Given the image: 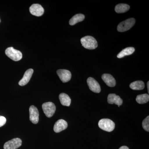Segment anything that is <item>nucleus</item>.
Here are the masks:
<instances>
[{"instance_id": "obj_1", "label": "nucleus", "mask_w": 149, "mask_h": 149, "mask_svg": "<svg viewBox=\"0 0 149 149\" xmlns=\"http://www.w3.org/2000/svg\"><path fill=\"white\" fill-rule=\"evenodd\" d=\"M82 46L88 49H95L98 46L97 40L92 36H87L80 40Z\"/></svg>"}, {"instance_id": "obj_2", "label": "nucleus", "mask_w": 149, "mask_h": 149, "mask_svg": "<svg viewBox=\"0 0 149 149\" xmlns=\"http://www.w3.org/2000/svg\"><path fill=\"white\" fill-rule=\"evenodd\" d=\"M98 125L100 128L102 130L109 132L114 130L115 127L114 123L108 118L101 119L99 121Z\"/></svg>"}, {"instance_id": "obj_3", "label": "nucleus", "mask_w": 149, "mask_h": 149, "mask_svg": "<svg viewBox=\"0 0 149 149\" xmlns=\"http://www.w3.org/2000/svg\"><path fill=\"white\" fill-rule=\"evenodd\" d=\"M5 54L6 55L14 61H19L22 57V55L21 52L15 49L13 47L8 48L6 50Z\"/></svg>"}, {"instance_id": "obj_4", "label": "nucleus", "mask_w": 149, "mask_h": 149, "mask_svg": "<svg viewBox=\"0 0 149 149\" xmlns=\"http://www.w3.org/2000/svg\"><path fill=\"white\" fill-rule=\"evenodd\" d=\"M136 22L135 19L133 18L128 19L125 21L122 22L118 24L117 30L119 32H124L130 29Z\"/></svg>"}, {"instance_id": "obj_5", "label": "nucleus", "mask_w": 149, "mask_h": 149, "mask_svg": "<svg viewBox=\"0 0 149 149\" xmlns=\"http://www.w3.org/2000/svg\"><path fill=\"white\" fill-rule=\"evenodd\" d=\"M42 108L44 113L48 118L52 117L55 112V105L52 102H48L43 104Z\"/></svg>"}, {"instance_id": "obj_6", "label": "nucleus", "mask_w": 149, "mask_h": 149, "mask_svg": "<svg viewBox=\"0 0 149 149\" xmlns=\"http://www.w3.org/2000/svg\"><path fill=\"white\" fill-rule=\"evenodd\" d=\"M22 141L19 138H15L6 142L4 145V149H16L21 146Z\"/></svg>"}, {"instance_id": "obj_7", "label": "nucleus", "mask_w": 149, "mask_h": 149, "mask_svg": "<svg viewBox=\"0 0 149 149\" xmlns=\"http://www.w3.org/2000/svg\"><path fill=\"white\" fill-rule=\"evenodd\" d=\"M29 111L30 121L34 124H37L39 120V112L37 107L34 105L31 106Z\"/></svg>"}, {"instance_id": "obj_8", "label": "nucleus", "mask_w": 149, "mask_h": 149, "mask_svg": "<svg viewBox=\"0 0 149 149\" xmlns=\"http://www.w3.org/2000/svg\"><path fill=\"white\" fill-rule=\"evenodd\" d=\"M57 74L60 80L63 83H67L71 79V72L69 70L65 69H59L57 71Z\"/></svg>"}, {"instance_id": "obj_9", "label": "nucleus", "mask_w": 149, "mask_h": 149, "mask_svg": "<svg viewBox=\"0 0 149 149\" xmlns=\"http://www.w3.org/2000/svg\"><path fill=\"white\" fill-rule=\"evenodd\" d=\"M87 83L90 90L94 93H98L101 92L100 86L94 78L89 77L87 80Z\"/></svg>"}, {"instance_id": "obj_10", "label": "nucleus", "mask_w": 149, "mask_h": 149, "mask_svg": "<svg viewBox=\"0 0 149 149\" xmlns=\"http://www.w3.org/2000/svg\"><path fill=\"white\" fill-rule=\"evenodd\" d=\"M29 11L32 15L40 17L43 15L44 13V9L39 4H34L29 8Z\"/></svg>"}, {"instance_id": "obj_11", "label": "nucleus", "mask_w": 149, "mask_h": 149, "mask_svg": "<svg viewBox=\"0 0 149 149\" xmlns=\"http://www.w3.org/2000/svg\"><path fill=\"white\" fill-rule=\"evenodd\" d=\"M67 127V122L63 119H60L55 123L54 127V131L56 133H59L66 129Z\"/></svg>"}, {"instance_id": "obj_12", "label": "nucleus", "mask_w": 149, "mask_h": 149, "mask_svg": "<svg viewBox=\"0 0 149 149\" xmlns=\"http://www.w3.org/2000/svg\"><path fill=\"white\" fill-rule=\"evenodd\" d=\"M107 101L110 104H115L120 107L123 103V100L119 96L115 94H110L107 97Z\"/></svg>"}, {"instance_id": "obj_13", "label": "nucleus", "mask_w": 149, "mask_h": 149, "mask_svg": "<svg viewBox=\"0 0 149 149\" xmlns=\"http://www.w3.org/2000/svg\"><path fill=\"white\" fill-rule=\"evenodd\" d=\"M34 70L32 69L27 70V71L24 73L22 79L19 82V85L20 86H24L29 83V80L32 77Z\"/></svg>"}, {"instance_id": "obj_14", "label": "nucleus", "mask_w": 149, "mask_h": 149, "mask_svg": "<svg viewBox=\"0 0 149 149\" xmlns=\"http://www.w3.org/2000/svg\"><path fill=\"white\" fill-rule=\"evenodd\" d=\"M102 77L104 83L109 87H113L116 85L115 79L111 74H104L102 75Z\"/></svg>"}, {"instance_id": "obj_15", "label": "nucleus", "mask_w": 149, "mask_h": 149, "mask_svg": "<svg viewBox=\"0 0 149 149\" xmlns=\"http://www.w3.org/2000/svg\"><path fill=\"white\" fill-rule=\"evenodd\" d=\"M59 98L61 103L63 106L69 107L71 103V99L69 96L65 93H62L60 94Z\"/></svg>"}, {"instance_id": "obj_16", "label": "nucleus", "mask_w": 149, "mask_h": 149, "mask_svg": "<svg viewBox=\"0 0 149 149\" xmlns=\"http://www.w3.org/2000/svg\"><path fill=\"white\" fill-rule=\"evenodd\" d=\"M135 51V48L132 47L125 48V49L121 51L119 54H118L117 58H122L125 56L130 55L133 54Z\"/></svg>"}, {"instance_id": "obj_17", "label": "nucleus", "mask_w": 149, "mask_h": 149, "mask_svg": "<svg viewBox=\"0 0 149 149\" xmlns=\"http://www.w3.org/2000/svg\"><path fill=\"white\" fill-rule=\"evenodd\" d=\"M85 18V15L82 14H77L72 17L69 21L70 25H74L78 22L83 21Z\"/></svg>"}, {"instance_id": "obj_18", "label": "nucleus", "mask_w": 149, "mask_h": 149, "mask_svg": "<svg viewBox=\"0 0 149 149\" xmlns=\"http://www.w3.org/2000/svg\"><path fill=\"white\" fill-rule=\"evenodd\" d=\"M130 87L132 90L140 91L145 88V84L143 81L138 80L131 83L130 85Z\"/></svg>"}, {"instance_id": "obj_19", "label": "nucleus", "mask_w": 149, "mask_h": 149, "mask_svg": "<svg viewBox=\"0 0 149 149\" xmlns=\"http://www.w3.org/2000/svg\"><path fill=\"white\" fill-rule=\"evenodd\" d=\"M130 9V6L126 4L120 3L116 6L115 10L117 13H124L128 11Z\"/></svg>"}, {"instance_id": "obj_20", "label": "nucleus", "mask_w": 149, "mask_h": 149, "mask_svg": "<svg viewBox=\"0 0 149 149\" xmlns=\"http://www.w3.org/2000/svg\"><path fill=\"white\" fill-rule=\"evenodd\" d=\"M149 100V95L148 94H142V95H139L136 97V102L139 104H146L148 102Z\"/></svg>"}, {"instance_id": "obj_21", "label": "nucleus", "mask_w": 149, "mask_h": 149, "mask_svg": "<svg viewBox=\"0 0 149 149\" xmlns=\"http://www.w3.org/2000/svg\"><path fill=\"white\" fill-rule=\"evenodd\" d=\"M143 128L145 130L149 132V116H148L142 123Z\"/></svg>"}, {"instance_id": "obj_22", "label": "nucleus", "mask_w": 149, "mask_h": 149, "mask_svg": "<svg viewBox=\"0 0 149 149\" xmlns=\"http://www.w3.org/2000/svg\"><path fill=\"white\" fill-rule=\"evenodd\" d=\"M6 122V119L4 116H0V127L3 126Z\"/></svg>"}, {"instance_id": "obj_23", "label": "nucleus", "mask_w": 149, "mask_h": 149, "mask_svg": "<svg viewBox=\"0 0 149 149\" xmlns=\"http://www.w3.org/2000/svg\"><path fill=\"white\" fill-rule=\"evenodd\" d=\"M119 149H129L128 147L125 146H123L120 147Z\"/></svg>"}, {"instance_id": "obj_24", "label": "nucleus", "mask_w": 149, "mask_h": 149, "mask_svg": "<svg viewBox=\"0 0 149 149\" xmlns=\"http://www.w3.org/2000/svg\"><path fill=\"white\" fill-rule=\"evenodd\" d=\"M147 87H148V93H149V82H148L147 83Z\"/></svg>"}, {"instance_id": "obj_25", "label": "nucleus", "mask_w": 149, "mask_h": 149, "mask_svg": "<svg viewBox=\"0 0 149 149\" xmlns=\"http://www.w3.org/2000/svg\"><path fill=\"white\" fill-rule=\"evenodd\" d=\"M1 19H0V22H1Z\"/></svg>"}]
</instances>
